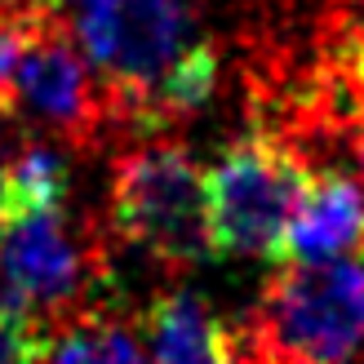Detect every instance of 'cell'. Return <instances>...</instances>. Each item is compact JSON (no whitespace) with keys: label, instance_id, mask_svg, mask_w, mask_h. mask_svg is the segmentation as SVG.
<instances>
[{"label":"cell","instance_id":"cell-1","mask_svg":"<svg viewBox=\"0 0 364 364\" xmlns=\"http://www.w3.org/2000/svg\"><path fill=\"white\" fill-rule=\"evenodd\" d=\"M112 245L107 223L71 205L9 213L0 227V311L49 338L58 324L102 306Z\"/></svg>","mask_w":364,"mask_h":364},{"label":"cell","instance_id":"cell-2","mask_svg":"<svg viewBox=\"0 0 364 364\" xmlns=\"http://www.w3.org/2000/svg\"><path fill=\"white\" fill-rule=\"evenodd\" d=\"M102 223L112 240L142 249L169 271H191L213 258L205 169L169 134H147L120 147Z\"/></svg>","mask_w":364,"mask_h":364},{"label":"cell","instance_id":"cell-3","mask_svg":"<svg viewBox=\"0 0 364 364\" xmlns=\"http://www.w3.org/2000/svg\"><path fill=\"white\" fill-rule=\"evenodd\" d=\"M364 351V262H280L240 324V364H351Z\"/></svg>","mask_w":364,"mask_h":364},{"label":"cell","instance_id":"cell-4","mask_svg":"<svg viewBox=\"0 0 364 364\" xmlns=\"http://www.w3.org/2000/svg\"><path fill=\"white\" fill-rule=\"evenodd\" d=\"M311 165L298 142L271 129L245 134L205 169L213 258H276L284 253L289 223L302 191L311 187Z\"/></svg>","mask_w":364,"mask_h":364},{"label":"cell","instance_id":"cell-5","mask_svg":"<svg viewBox=\"0 0 364 364\" xmlns=\"http://www.w3.org/2000/svg\"><path fill=\"white\" fill-rule=\"evenodd\" d=\"M187 0H80L71 41L112 89V102H134L165 76L196 41Z\"/></svg>","mask_w":364,"mask_h":364},{"label":"cell","instance_id":"cell-6","mask_svg":"<svg viewBox=\"0 0 364 364\" xmlns=\"http://www.w3.org/2000/svg\"><path fill=\"white\" fill-rule=\"evenodd\" d=\"M5 120H18L23 134L49 138L58 147H89L116 134L112 89L58 23L36 36L31 53L18 67Z\"/></svg>","mask_w":364,"mask_h":364},{"label":"cell","instance_id":"cell-7","mask_svg":"<svg viewBox=\"0 0 364 364\" xmlns=\"http://www.w3.org/2000/svg\"><path fill=\"white\" fill-rule=\"evenodd\" d=\"M364 258V191L347 173H316L289 223L280 262Z\"/></svg>","mask_w":364,"mask_h":364},{"label":"cell","instance_id":"cell-8","mask_svg":"<svg viewBox=\"0 0 364 364\" xmlns=\"http://www.w3.org/2000/svg\"><path fill=\"white\" fill-rule=\"evenodd\" d=\"M142 338L151 364H240V329H231L205 298L187 289L151 298Z\"/></svg>","mask_w":364,"mask_h":364},{"label":"cell","instance_id":"cell-9","mask_svg":"<svg viewBox=\"0 0 364 364\" xmlns=\"http://www.w3.org/2000/svg\"><path fill=\"white\" fill-rule=\"evenodd\" d=\"M41 364H151L142 320H129L116 306H94L76 320L58 324L45 347Z\"/></svg>","mask_w":364,"mask_h":364},{"label":"cell","instance_id":"cell-10","mask_svg":"<svg viewBox=\"0 0 364 364\" xmlns=\"http://www.w3.org/2000/svg\"><path fill=\"white\" fill-rule=\"evenodd\" d=\"M41 347H45V338L31 324L0 311V364H41Z\"/></svg>","mask_w":364,"mask_h":364},{"label":"cell","instance_id":"cell-11","mask_svg":"<svg viewBox=\"0 0 364 364\" xmlns=\"http://www.w3.org/2000/svg\"><path fill=\"white\" fill-rule=\"evenodd\" d=\"M355 160H360V169H364V120L355 124Z\"/></svg>","mask_w":364,"mask_h":364},{"label":"cell","instance_id":"cell-12","mask_svg":"<svg viewBox=\"0 0 364 364\" xmlns=\"http://www.w3.org/2000/svg\"><path fill=\"white\" fill-rule=\"evenodd\" d=\"M36 5H45V9H49V5H63V0H36Z\"/></svg>","mask_w":364,"mask_h":364}]
</instances>
